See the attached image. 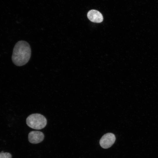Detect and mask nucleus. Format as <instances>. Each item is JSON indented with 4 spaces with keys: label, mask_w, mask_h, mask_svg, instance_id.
I'll use <instances>...</instances> for the list:
<instances>
[{
    "label": "nucleus",
    "mask_w": 158,
    "mask_h": 158,
    "mask_svg": "<svg viewBox=\"0 0 158 158\" xmlns=\"http://www.w3.org/2000/svg\"><path fill=\"white\" fill-rule=\"evenodd\" d=\"M31 56V49L29 43L20 40L15 44L13 50L12 60L18 66H21L27 63Z\"/></svg>",
    "instance_id": "1"
},
{
    "label": "nucleus",
    "mask_w": 158,
    "mask_h": 158,
    "mask_svg": "<svg viewBox=\"0 0 158 158\" xmlns=\"http://www.w3.org/2000/svg\"><path fill=\"white\" fill-rule=\"evenodd\" d=\"M26 122L30 127L35 129L40 130L45 127L47 120L44 116L40 114H33L27 117Z\"/></svg>",
    "instance_id": "2"
},
{
    "label": "nucleus",
    "mask_w": 158,
    "mask_h": 158,
    "mask_svg": "<svg viewBox=\"0 0 158 158\" xmlns=\"http://www.w3.org/2000/svg\"><path fill=\"white\" fill-rule=\"evenodd\" d=\"M116 140V137L113 133H109L104 135L99 140V144L102 148L108 149L111 147Z\"/></svg>",
    "instance_id": "3"
},
{
    "label": "nucleus",
    "mask_w": 158,
    "mask_h": 158,
    "mask_svg": "<svg viewBox=\"0 0 158 158\" xmlns=\"http://www.w3.org/2000/svg\"><path fill=\"white\" fill-rule=\"evenodd\" d=\"M44 138V135L43 133L40 131H31L28 135V141L32 144L39 143L43 140Z\"/></svg>",
    "instance_id": "4"
},
{
    "label": "nucleus",
    "mask_w": 158,
    "mask_h": 158,
    "mask_svg": "<svg viewBox=\"0 0 158 158\" xmlns=\"http://www.w3.org/2000/svg\"><path fill=\"white\" fill-rule=\"evenodd\" d=\"M87 16L88 19L93 22L100 23L103 20L102 14L96 10H91L89 11L87 13Z\"/></svg>",
    "instance_id": "5"
},
{
    "label": "nucleus",
    "mask_w": 158,
    "mask_h": 158,
    "mask_svg": "<svg viewBox=\"0 0 158 158\" xmlns=\"http://www.w3.org/2000/svg\"><path fill=\"white\" fill-rule=\"evenodd\" d=\"M12 155L9 153L4 152L2 151L0 152V158H12Z\"/></svg>",
    "instance_id": "6"
}]
</instances>
